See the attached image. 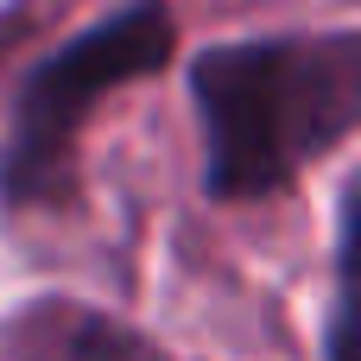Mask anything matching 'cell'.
I'll return each mask as SVG.
<instances>
[{"mask_svg": "<svg viewBox=\"0 0 361 361\" xmlns=\"http://www.w3.org/2000/svg\"><path fill=\"white\" fill-rule=\"evenodd\" d=\"M190 102L203 127V197H286L361 127V38L330 25L209 44L190 57Z\"/></svg>", "mask_w": 361, "mask_h": 361, "instance_id": "1", "label": "cell"}, {"mask_svg": "<svg viewBox=\"0 0 361 361\" xmlns=\"http://www.w3.org/2000/svg\"><path fill=\"white\" fill-rule=\"evenodd\" d=\"M178 13L171 0H127L121 13L82 25L57 51H44L19 89L13 121L0 140V209L44 216L76 209V146L95 108L146 76H165L178 63Z\"/></svg>", "mask_w": 361, "mask_h": 361, "instance_id": "2", "label": "cell"}, {"mask_svg": "<svg viewBox=\"0 0 361 361\" xmlns=\"http://www.w3.org/2000/svg\"><path fill=\"white\" fill-rule=\"evenodd\" d=\"M0 361H184L89 298H25L0 317Z\"/></svg>", "mask_w": 361, "mask_h": 361, "instance_id": "3", "label": "cell"}, {"mask_svg": "<svg viewBox=\"0 0 361 361\" xmlns=\"http://www.w3.org/2000/svg\"><path fill=\"white\" fill-rule=\"evenodd\" d=\"M361 184L349 178L343 197H336V247H330V317H324V361H361Z\"/></svg>", "mask_w": 361, "mask_h": 361, "instance_id": "4", "label": "cell"}]
</instances>
